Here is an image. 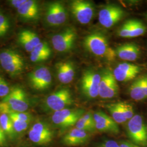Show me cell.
<instances>
[{"mask_svg":"<svg viewBox=\"0 0 147 147\" xmlns=\"http://www.w3.org/2000/svg\"><path fill=\"white\" fill-rule=\"evenodd\" d=\"M84 44L86 49L96 56L105 58L109 61L115 59V50L109 46L106 37L99 32H95L86 36Z\"/></svg>","mask_w":147,"mask_h":147,"instance_id":"6da1fadb","label":"cell"},{"mask_svg":"<svg viewBox=\"0 0 147 147\" xmlns=\"http://www.w3.org/2000/svg\"><path fill=\"white\" fill-rule=\"evenodd\" d=\"M29 107L26 94L20 87H14L6 97L0 102L2 113L10 115L16 112H26Z\"/></svg>","mask_w":147,"mask_h":147,"instance_id":"7a4b0ae2","label":"cell"},{"mask_svg":"<svg viewBox=\"0 0 147 147\" xmlns=\"http://www.w3.org/2000/svg\"><path fill=\"white\" fill-rule=\"evenodd\" d=\"M0 64L5 71L12 77L20 75L25 67L24 59L19 53L7 49L0 53Z\"/></svg>","mask_w":147,"mask_h":147,"instance_id":"3957f363","label":"cell"},{"mask_svg":"<svg viewBox=\"0 0 147 147\" xmlns=\"http://www.w3.org/2000/svg\"><path fill=\"white\" fill-rule=\"evenodd\" d=\"M127 131L129 138L135 144L142 146L147 145V124L141 116L134 115L129 121Z\"/></svg>","mask_w":147,"mask_h":147,"instance_id":"277c9868","label":"cell"},{"mask_svg":"<svg viewBox=\"0 0 147 147\" xmlns=\"http://www.w3.org/2000/svg\"><path fill=\"white\" fill-rule=\"evenodd\" d=\"M73 102V96L70 90L62 88L49 95L45 100V104L48 109L56 112L66 109Z\"/></svg>","mask_w":147,"mask_h":147,"instance_id":"5b68a950","label":"cell"},{"mask_svg":"<svg viewBox=\"0 0 147 147\" xmlns=\"http://www.w3.org/2000/svg\"><path fill=\"white\" fill-rule=\"evenodd\" d=\"M77 38V32L73 27H67L54 35L51 39L53 47L59 53H67L74 47Z\"/></svg>","mask_w":147,"mask_h":147,"instance_id":"8992f818","label":"cell"},{"mask_svg":"<svg viewBox=\"0 0 147 147\" xmlns=\"http://www.w3.org/2000/svg\"><path fill=\"white\" fill-rule=\"evenodd\" d=\"M101 75L93 70H87L83 74L81 88L83 94L88 98L94 99L99 96Z\"/></svg>","mask_w":147,"mask_h":147,"instance_id":"52a82bcc","label":"cell"},{"mask_svg":"<svg viewBox=\"0 0 147 147\" xmlns=\"http://www.w3.org/2000/svg\"><path fill=\"white\" fill-rule=\"evenodd\" d=\"M84 114L82 109H68L55 112L51 120L54 124L61 128H67L76 124L79 119Z\"/></svg>","mask_w":147,"mask_h":147,"instance_id":"ba28073f","label":"cell"},{"mask_svg":"<svg viewBox=\"0 0 147 147\" xmlns=\"http://www.w3.org/2000/svg\"><path fill=\"white\" fill-rule=\"evenodd\" d=\"M71 11L76 20L82 25L89 24L94 14V7L91 2L74 0L70 4Z\"/></svg>","mask_w":147,"mask_h":147,"instance_id":"9c48e42d","label":"cell"},{"mask_svg":"<svg viewBox=\"0 0 147 147\" xmlns=\"http://www.w3.org/2000/svg\"><path fill=\"white\" fill-rule=\"evenodd\" d=\"M124 15V11L121 7L115 5H109L99 11L98 20L101 26L109 28L121 21Z\"/></svg>","mask_w":147,"mask_h":147,"instance_id":"30bf717a","label":"cell"},{"mask_svg":"<svg viewBox=\"0 0 147 147\" xmlns=\"http://www.w3.org/2000/svg\"><path fill=\"white\" fill-rule=\"evenodd\" d=\"M28 80L33 89L42 91L51 86L52 76L47 67L42 66L35 69L28 74Z\"/></svg>","mask_w":147,"mask_h":147,"instance_id":"8fae6325","label":"cell"},{"mask_svg":"<svg viewBox=\"0 0 147 147\" xmlns=\"http://www.w3.org/2000/svg\"><path fill=\"white\" fill-rule=\"evenodd\" d=\"M119 87L113 72L106 70L101 75L99 96L105 99H111L116 96Z\"/></svg>","mask_w":147,"mask_h":147,"instance_id":"7c38bea8","label":"cell"},{"mask_svg":"<svg viewBox=\"0 0 147 147\" xmlns=\"http://www.w3.org/2000/svg\"><path fill=\"white\" fill-rule=\"evenodd\" d=\"M67 12L63 4L58 1L50 3L46 9V20L53 26H60L67 20Z\"/></svg>","mask_w":147,"mask_h":147,"instance_id":"4fadbf2b","label":"cell"},{"mask_svg":"<svg viewBox=\"0 0 147 147\" xmlns=\"http://www.w3.org/2000/svg\"><path fill=\"white\" fill-rule=\"evenodd\" d=\"M141 71V68L134 64L121 63L119 64L113 71L117 81L127 82L136 78Z\"/></svg>","mask_w":147,"mask_h":147,"instance_id":"5bb4252c","label":"cell"},{"mask_svg":"<svg viewBox=\"0 0 147 147\" xmlns=\"http://www.w3.org/2000/svg\"><path fill=\"white\" fill-rule=\"evenodd\" d=\"M95 129L100 131L109 132L115 134L119 132L118 124L112 118L101 111H98L93 114Z\"/></svg>","mask_w":147,"mask_h":147,"instance_id":"9a60e30c","label":"cell"},{"mask_svg":"<svg viewBox=\"0 0 147 147\" xmlns=\"http://www.w3.org/2000/svg\"><path fill=\"white\" fill-rule=\"evenodd\" d=\"M116 56L126 61H135L140 54L138 46L134 43H126L118 47L115 50Z\"/></svg>","mask_w":147,"mask_h":147,"instance_id":"2e32d148","label":"cell"},{"mask_svg":"<svg viewBox=\"0 0 147 147\" xmlns=\"http://www.w3.org/2000/svg\"><path fill=\"white\" fill-rule=\"evenodd\" d=\"M21 18L26 21L36 20L39 14V7L37 1L27 0L26 2L17 9Z\"/></svg>","mask_w":147,"mask_h":147,"instance_id":"e0dca14e","label":"cell"},{"mask_svg":"<svg viewBox=\"0 0 147 147\" xmlns=\"http://www.w3.org/2000/svg\"><path fill=\"white\" fill-rule=\"evenodd\" d=\"M59 81L64 84H68L73 80L75 76V69L73 64L69 61L60 62L56 64Z\"/></svg>","mask_w":147,"mask_h":147,"instance_id":"ac0fdd59","label":"cell"},{"mask_svg":"<svg viewBox=\"0 0 147 147\" xmlns=\"http://www.w3.org/2000/svg\"><path fill=\"white\" fill-rule=\"evenodd\" d=\"M88 138L89 134L87 132L75 127L64 136L63 142L68 146H76L84 143Z\"/></svg>","mask_w":147,"mask_h":147,"instance_id":"d6986e66","label":"cell"},{"mask_svg":"<svg viewBox=\"0 0 147 147\" xmlns=\"http://www.w3.org/2000/svg\"><path fill=\"white\" fill-rule=\"evenodd\" d=\"M145 75L136 79L130 85L129 88V93L133 100L141 101L146 99L144 93Z\"/></svg>","mask_w":147,"mask_h":147,"instance_id":"ffe728a7","label":"cell"},{"mask_svg":"<svg viewBox=\"0 0 147 147\" xmlns=\"http://www.w3.org/2000/svg\"><path fill=\"white\" fill-rule=\"evenodd\" d=\"M28 135L32 142L38 145L46 144L53 140V134H47L30 129Z\"/></svg>","mask_w":147,"mask_h":147,"instance_id":"44dd1931","label":"cell"},{"mask_svg":"<svg viewBox=\"0 0 147 147\" xmlns=\"http://www.w3.org/2000/svg\"><path fill=\"white\" fill-rule=\"evenodd\" d=\"M106 107L110 112L112 119L117 124H122L127 121L121 111L119 102L107 105Z\"/></svg>","mask_w":147,"mask_h":147,"instance_id":"7402d4cb","label":"cell"},{"mask_svg":"<svg viewBox=\"0 0 147 147\" xmlns=\"http://www.w3.org/2000/svg\"><path fill=\"white\" fill-rule=\"evenodd\" d=\"M0 126L5 135L11 138L14 136V130L12 121L9 116L7 114L2 113L0 116Z\"/></svg>","mask_w":147,"mask_h":147,"instance_id":"603a6c76","label":"cell"},{"mask_svg":"<svg viewBox=\"0 0 147 147\" xmlns=\"http://www.w3.org/2000/svg\"><path fill=\"white\" fill-rule=\"evenodd\" d=\"M131 26L129 38H136L144 34L147 31V27L144 24L136 19H131Z\"/></svg>","mask_w":147,"mask_h":147,"instance_id":"cb8c5ba5","label":"cell"},{"mask_svg":"<svg viewBox=\"0 0 147 147\" xmlns=\"http://www.w3.org/2000/svg\"><path fill=\"white\" fill-rule=\"evenodd\" d=\"M20 32L31 42L34 48L41 42L39 36L34 32L30 30H23Z\"/></svg>","mask_w":147,"mask_h":147,"instance_id":"d4e9b609","label":"cell"},{"mask_svg":"<svg viewBox=\"0 0 147 147\" xmlns=\"http://www.w3.org/2000/svg\"><path fill=\"white\" fill-rule=\"evenodd\" d=\"M9 28V20L4 14H0V37H4Z\"/></svg>","mask_w":147,"mask_h":147,"instance_id":"484cf974","label":"cell"},{"mask_svg":"<svg viewBox=\"0 0 147 147\" xmlns=\"http://www.w3.org/2000/svg\"><path fill=\"white\" fill-rule=\"evenodd\" d=\"M121 111L126 119L129 121L134 116L133 107L131 104L125 102H119Z\"/></svg>","mask_w":147,"mask_h":147,"instance_id":"4316f807","label":"cell"},{"mask_svg":"<svg viewBox=\"0 0 147 147\" xmlns=\"http://www.w3.org/2000/svg\"><path fill=\"white\" fill-rule=\"evenodd\" d=\"M11 120L12 121L13 127L16 132H21L24 131L28 128L30 123L24 122L20 121L16 118L9 116Z\"/></svg>","mask_w":147,"mask_h":147,"instance_id":"83f0119b","label":"cell"},{"mask_svg":"<svg viewBox=\"0 0 147 147\" xmlns=\"http://www.w3.org/2000/svg\"><path fill=\"white\" fill-rule=\"evenodd\" d=\"M131 19L127 20L124 22L123 26L119 30L118 34L119 37L124 38H129L130 32H131Z\"/></svg>","mask_w":147,"mask_h":147,"instance_id":"f1b7e54d","label":"cell"},{"mask_svg":"<svg viewBox=\"0 0 147 147\" xmlns=\"http://www.w3.org/2000/svg\"><path fill=\"white\" fill-rule=\"evenodd\" d=\"M33 51L36 53L46 55L50 57L51 55V50L50 47L47 42H40L37 47L33 49Z\"/></svg>","mask_w":147,"mask_h":147,"instance_id":"f546056e","label":"cell"},{"mask_svg":"<svg viewBox=\"0 0 147 147\" xmlns=\"http://www.w3.org/2000/svg\"><path fill=\"white\" fill-rule=\"evenodd\" d=\"M18 41L21 46L28 53H31L34 49L31 42L21 33V32H20L18 35Z\"/></svg>","mask_w":147,"mask_h":147,"instance_id":"4dcf8cb0","label":"cell"},{"mask_svg":"<svg viewBox=\"0 0 147 147\" xmlns=\"http://www.w3.org/2000/svg\"><path fill=\"white\" fill-rule=\"evenodd\" d=\"M11 89L5 80L0 77V98H5L9 94Z\"/></svg>","mask_w":147,"mask_h":147,"instance_id":"1f68e13d","label":"cell"},{"mask_svg":"<svg viewBox=\"0 0 147 147\" xmlns=\"http://www.w3.org/2000/svg\"><path fill=\"white\" fill-rule=\"evenodd\" d=\"M8 115L11 116V117H13L16 119H18L20 121H24V122L30 123V121H31V115L29 113H27L26 112L13 113H11L10 115Z\"/></svg>","mask_w":147,"mask_h":147,"instance_id":"d6a6232c","label":"cell"},{"mask_svg":"<svg viewBox=\"0 0 147 147\" xmlns=\"http://www.w3.org/2000/svg\"><path fill=\"white\" fill-rule=\"evenodd\" d=\"M49 57L50 56L47 55L36 53L34 51H32L30 55V59L32 62H34V63L44 61L45 60H47Z\"/></svg>","mask_w":147,"mask_h":147,"instance_id":"836d02e7","label":"cell"},{"mask_svg":"<svg viewBox=\"0 0 147 147\" xmlns=\"http://www.w3.org/2000/svg\"><path fill=\"white\" fill-rule=\"evenodd\" d=\"M75 127L87 132L93 131L94 130L89 124L84 121L82 117L80 118L79 121L76 123Z\"/></svg>","mask_w":147,"mask_h":147,"instance_id":"e575fe53","label":"cell"},{"mask_svg":"<svg viewBox=\"0 0 147 147\" xmlns=\"http://www.w3.org/2000/svg\"><path fill=\"white\" fill-rule=\"evenodd\" d=\"M82 118L86 122H87L94 130L95 129L94 117H93V115L91 112H89L86 113H84V115L82 117Z\"/></svg>","mask_w":147,"mask_h":147,"instance_id":"d590c367","label":"cell"},{"mask_svg":"<svg viewBox=\"0 0 147 147\" xmlns=\"http://www.w3.org/2000/svg\"><path fill=\"white\" fill-rule=\"evenodd\" d=\"M98 147H120V146L115 141L107 140L102 143Z\"/></svg>","mask_w":147,"mask_h":147,"instance_id":"8d00e7d4","label":"cell"},{"mask_svg":"<svg viewBox=\"0 0 147 147\" xmlns=\"http://www.w3.org/2000/svg\"><path fill=\"white\" fill-rule=\"evenodd\" d=\"M26 1L27 0H11L9 3L11 7L18 9L23 5L26 2Z\"/></svg>","mask_w":147,"mask_h":147,"instance_id":"74e56055","label":"cell"},{"mask_svg":"<svg viewBox=\"0 0 147 147\" xmlns=\"http://www.w3.org/2000/svg\"><path fill=\"white\" fill-rule=\"evenodd\" d=\"M6 142V135L0 126V146H3Z\"/></svg>","mask_w":147,"mask_h":147,"instance_id":"f35d334b","label":"cell"},{"mask_svg":"<svg viewBox=\"0 0 147 147\" xmlns=\"http://www.w3.org/2000/svg\"><path fill=\"white\" fill-rule=\"evenodd\" d=\"M120 147H140L136 145L128 142H121L119 143Z\"/></svg>","mask_w":147,"mask_h":147,"instance_id":"ab89813d","label":"cell"},{"mask_svg":"<svg viewBox=\"0 0 147 147\" xmlns=\"http://www.w3.org/2000/svg\"><path fill=\"white\" fill-rule=\"evenodd\" d=\"M144 93L146 98H147V75H145V84H144Z\"/></svg>","mask_w":147,"mask_h":147,"instance_id":"60d3db41","label":"cell"},{"mask_svg":"<svg viewBox=\"0 0 147 147\" xmlns=\"http://www.w3.org/2000/svg\"><path fill=\"white\" fill-rule=\"evenodd\" d=\"M146 18H147V14H146Z\"/></svg>","mask_w":147,"mask_h":147,"instance_id":"b9f144b4","label":"cell"}]
</instances>
